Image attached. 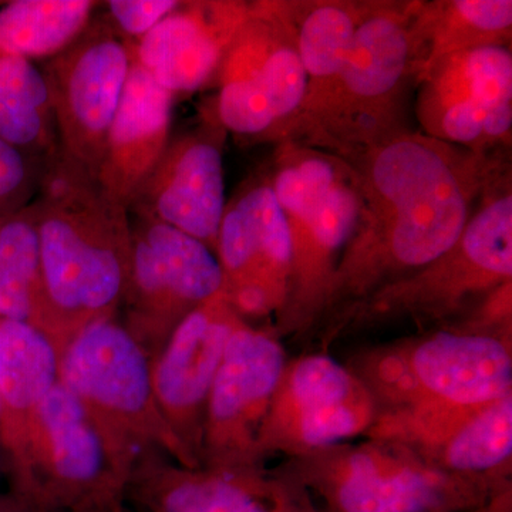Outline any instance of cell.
Returning a JSON list of instances; mask_svg holds the SVG:
<instances>
[{
	"mask_svg": "<svg viewBox=\"0 0 512 512\" xmlns=\"http://www.w3.org/2000/svg\"><path fill=\"white\" fill-rule=\"evenodd\" d=\"M487 177L484 153L426 134L369 148L355 173L362 205L343 271L360 279L434 264L463 235Z\"/></svg>",
	"mask_w": 512,
	"mask_h": 512,
	"instance_id": "6da1fadb",
	"label": "cell"
},
{
	"mask_svg": "<svg viewBox=\"0 0 512 512\" xmlns=\"http://www.w3.org/2000/svg\"><path fill=\"white\" fill-rule=\"evenodd\" d=\"M36 202L42 302L35 328L57 355L87 326L117 318L131 266L130 210L60 150Z\"/></svg>",
	"mask_w": 512,
	"mask_h": 512,
	"instance_id": "7a4b0ae2",
	"label": "cell"
},
{
	"mask_svg": "<svg viewBox=\"0 0 512 512\" xmlns=\"http://www.w3.org/2000/svg\"><path fill=\"white\" fill-rule=\"evenodd\" d=\"M423 42L419 16L412 23L393 8L363 12L342 69L306 94L293 130L342 151H366L396 136L397 104Z\"/></svg>",
	"mask_w": 512,
	"mask_h": 512,
	"instance_id": "3957f363",
	"label": "cell"
},
{
	"mask_svg": "<svg viewBox=\"0 0 512 512\" xmlns=\"http://www.w3.org/2000/svg\"><path fill=\"white\" fill-rule=\"evenodd\" d=\"M59 382L128 456L156 448L185 467H197L158 409L150 357L117 318L74 336L59 356Z\"/></svg>",
	"mask_w": 512,
	"mask_h": 512,
	"instance_id": "277c9868",
	"label": "cell"
},
{
	"mask_svg": "<svg viewBox=\"0 0 512 512\" xmlns=\"http://www.w3.org/2000/svg\"><path fill=\"white\" fill-rule=\"evenodd\" d=\"M134 461L57 380L40 410L25 501L36 512H116Z\"/></svg>",
	"mask_w": 512,
	"mask_h": 512,
	"instance_id": "5b68a950",
	"label": "cell"
},
{
	"mask_svg": "<svg viewBox=\"0 0 512 512\" xmlns=\"http://www.w3.org/2000/svg\"><path fill=\"white\" fill-rule=\"evenodd\" d=\"M130 224L121 323L153 360L181 320L224 291V274L214 251L180 229L136 211Z\"/></svg>",
	"mask_w": 512,
	"mask_h": 512,
	"instance_id": "8992f818",
	"label": "cell"
},
{
	"mask_svg": "<svg viewBox=\"0 0 512 512\" xmlns=\"http://www.w3.org/2000/svg\"><path fill=\"white\" fill-rule=\"evenodd\" d=\"M416 114L423 134L474 153L504 141L512 126L510 49L461 50L424 63Z\"/></svg>",
	"mask_w": 512,
	"mask_h": 512,
	"instance_id": "52a82bcc",
	"label": "cell"
},
{
	"mask_svg": "<svg viewBox=\"0 0 512 512\" xmlns=\"http://www.w3.org/2000/svg\"><path fill=\"white\" fill-rule=\"evenodd\" d=\"M133 63V43L90 23L45 69L59 150L94 180Z\"/></svg>",
	"mask_w": 512,
	"mask_h": 512,
	"instance_id": "ba28073f",
	"label": "cell"
},
{
	"mask_svg": "<svg viewBox=\"0 0 512 512\" xmlns=\"http://www.w3.org/2000/svg\"><path fill=\"white\" fill-rule=\"evenodd\" d=\"M241 325L238 312L221 292L181 320L151 360L158 409L195 466L201 458L212 383L228 340Z\"/></svg>",
	"mask_w": 512,
	"mask_h": 512,
	"instance_id": "9c48e42d",
	"label": "cell"
},
{
	"mask_svg": "<svg viewBox=\"0 0 512 512\" xmlns=\"http://www.w3.org/2000/svg\"><path fill=\"white\" fill-rule=\"evenodd\" d=\"M284 372V355L265 333L239 326L212 383L201 456L211 468H244L254 454L255 426Z\"/></svg>",
	"mask_w": 512,
	"mask_h": 512,
	"instance_id": "30bf717a",
	"label": "cell"
},
{
	"mask_svg": "<svg viewBox=\"0 0 512 512\" xmlns=\"http://www.w3.org/2000/svg\"><path fill=\"white\" fill-rule=\"evenodd\" d=\"M124 508L131 512H312L251 467H185L164 451L138 454Z\"/></svg>",
	"mask_w": 512,
	"mask_h": 512,
	"instance_id": "8fae6325",
	"label": "cell"
},
{
	"mask_svg": "<svg viewBox=\"0 0 512 512\" xmlns=\"http://www.w3.org/2000/svg\"><path fill=\"white\" fill-rule=\"evenodd\" d=\"M215 251L235 311L261 312L274 302L293 265V244L271 184L248 188L225 208Z\"/></svg>",
	"mask_w": 512,
	"mask_h": 512,
	"instance_id": "7c38bea8",
	"label": "cell"
},
{
	"mask_svg": "<svg viewBox=\"0 0 512 512\" xmlns=\"http://www.w3.org/2000/svg\"><path fill=\"white\" fill-rule=\"evenodd\" d=\"M221 146L210 130L171 140L128 210L180 229L212 251L217 249L227 208Z\"/></svg>",
	"mask_w": 512,
	"mask_h": 512,
	"instance_id": "4fadbf2b",
	"label": "cell"
},
{
	"mask_svg": "<svg viewBox=\"0 0 512 512\" xmlns=\"http://www.w3.org/2000/svg\"><path fill=\"white\" fill-rule=\"evenodd\" d=\"M59 380V355L35 326L0 319V448L12 493L32 485L33 446L43 402Z\"/></svg>",
	"mask_w": 512,
	"mask_h": 512,
	"instance_id": "5bb4252c",
	"label": "cell"
},
{
	"mask_svg": "<svg viewBox=\"0 0 512 512\" xmlns=\"http://www.w3.org/2000/svg\"><path fill=\"white\" fill-rule=\"evenodd\" d=\"M249 10L234 2H181L134 43V59L168 92H195L217 74Z\"/></svg>",
	"mask_w": 512,
	"mask_h": 512,
	"instance_id": "9a60e30c",
	"label": "cell"
},
{
	"mask_svg": "<svg viewBox=\"0 0 512 512\" xmlns=\"http://www.w3.org/2000/svg\"><path fill=\"white\" fill-rule=\"evenodd\" d=\"M173 100L174 94L160 86L133 55L96 173L101 190L127 208L170 144Z\"/></svg>",
	"mask_w": 512,
	"mask_h": 512,
	"instance_id": "2e32d148",
	"label": "cell"
},
{
	"mask_svg": "<svg viewBox=\"0 0 512 512\" xmlns=\"http://www.w3.org/2000/svg\"><path fill=\"white\" fill-rule=\"evenodd\" d=\"M412 366L429 392L460 406L491 404L510 392V353L488 336L440 333L421 343Z\"/></svg>",
	"mask_w": 512,
	"mask_h": 512,
	"instance_id": "e0dca14e",
	"label": "cell"
},
{
	"mask_svg": "<svg viewBox=\"0 0 512 512\" xmlns=\"http://www.w3.org/2000/svg\"><path fill=\"white\" fill-rule=\"evenodd\" d=\"M328 495L335 512H463L481 503L477 493L410 468L386 470L366 456L350 461Z\"/></svg>",
	"mask_w": 512,
	"mask_h": 512,
	"instance_id": "ac0fdd59",
	"label": "cell"
},
{
	"mask_svg": "<svg viewBox=\"0 0 512 512\" xmlns=\"http://www.w3.org/2000/svg\"><path fill=\"white\" fill-rule=\"evenodd\" d=\"M308 76L288 39L245 79L222 84L218 117L239 136H259L291 123L305 99Z\"/></svg>",
	"mask_w": 512,
	"mask_h": 512,
	"instance_id": "d6986e66",
	"label": "cell"
},
{
	"mask_svg": "<svg viewBox=\"0 0 512 512\" xmlns=\"http://www.w3.org/2000/svg\"><path fill=\"white\" fill-rule=\"evenodd\" d=\"M0 138L25 154L59 151L49 83L22 57L0 56Z\"/></svg>",
	"mask_w": 512,
	"mask_h": 512,
	"instance_id": "ffe728a7",
	"label": "cell"
},
{
	"mask_svg": "<svg viewBox=\"0 0 512 512\" xmlns=\"http://www.w3.org/2000/svg\"><path fill=\"white\" fill-rule=\"evenodd\" d=\"M90 0H13L0 6V56L55 57L92 23Z\"/></svg>",
	"mask_w": 512,
	"mask_h": 512,
	"instance_id": "44dd1931",
	"label": "cell"
},
{
	"mask_svg": "<svg viewBox=\"0 0 512 512\" xmlns=\"http://www.w3.org/2000/svg\"><path fill=\"white\" fill-rule=\"evenodd\" d=\"M42 302L36 205L0 217V319L35 325Z\"/></svg>",
	"mask_w": 512,
	"mask_h": 512,
	"instance_id": "7402d4cb",
	"label": "cell"
},
{
	"mask_svg": "<svg viewBox=\"0 0 512 512\" xmlns=\"http://www.w3.org/2000/svg\"><path fill=\"white\" fill-rule=\"evenodd\" d=\"M424 40H429L426 62L461 50L505 46L512 26L511 0H457L440 3L419 15ZM423 63V64H424Z\"/></svg>",
	"mask_w": 512,
	"mask_h": 512,
	"instance_id": "603a6c76",
	"label": "cell"
},
{
	"mask_svg": "<svg viewBox=\"0 0 512 512\" xmlns=\"http://www.w3.org/2000/svg\"><path fill=\"white\" fill-rule=\"evenodd\" d=\"M360 194L355 173L342 177L302 220L288 221L292 232L293 262L318 268L338 254L355 235L360 217ZM292 262V264H293Z\"/></svg>",
	"mask_w": 512,
	"mask_h": 512,
	"instance_id": "cb8c5ba5",
	"label": "cell"
},
{
	"mask_svg": "<svg viewBox=\"0 0 512 512\" xmlns=\"http://www.w3.org/2000/svg\"><path fill=\"white\" fill-rule=\"evenodd\" d=\"M362 15L357 6L339 2L319 3L305 13L293 39L308 76L306 94L322 89L340 72Z\"/></svg>",
	"mask_w": 512,
	"mask_h": 512,
	"instance_id": "d4e9b609",
	"label": "cell"
},
{
	"mask_svg": "<svg viewBox=\"0 0 512 512\" xmlns=\"http://www.w3.org/2000/svg\"><path fill=\"white\" fill-rule=\"evenodd\" d=\"M512 400L510 394L485 407L447 448V463L458 471L490 470L510 457Z\"/></svg>",
	"mask_w": 512,
	"mask_h": 512,
	"instance_id": "484cf974",
	"label": "cell"
},
{
	"mask_svg": "<svg viewBox=\"0 0 512 512\" xmlns=\"http://www.w3.org/2000/svg\"><path fill=\"white\" fill-rule=\"evenodd\" d=\"M343 177L335 161L305 156L276 174L272 190L288 221L302 220Z\"/></svg>",
	"mask_w": 512,
	"mask_h": 512,
	"instance_id": "4316f807",
	"label": "cell"
},
{
	"mask_svg": "<svg viewBox=\"0 0 512 512\" xmlns=\"http://www.w3.org/2000/svg\"><path fill=\"white\" fill-rule=\"evenodd\" d=\"M291 390L299 413L311 412L348 403L352 380L335 360L313 356L296 366Z\"/></svg>",
	"mask_w": 512,
	"mask_h": 512,
	"instance_id": "83f0119b",
	"label": "cell"
},
{
	"mask_svg": "<svg viewBox=\"0 0 512 512\" xmlns=\"http://www.w3.org/2000/svg\"><path fill=\"white\" fill-rule=\"evenodd\" d=\"M175 0H111L107 9L119 35L140 40L180 6Z\"/></svg>",
	"mask_w": 512,
	"mask_h": 512,
	"instance_id": "f1b7e54d",
	"label": "cell"
},
{
	"mask_svg": "<svg viewBox=\"0 0 512 512\" xmlns=\"http://www.w3.org/2000/svg\"><path fill=\"white\" fill-rule=\"evenodd\" d=\"M33 177L29 157L0 138V217L22 210Z\"/></svg>",
	"mask_w": 512,
	"mask_h": 512,
	"instance_id": "f546056e",
	"label": "cell"
},
{
	"mask_svg": "<svg viewBox=\"0 0 512 512\" xmlns=\"http://www.w3.org/2000/svg\"><path fill=\"white\" fill-rule=\"evenodd\" d=\"M299 417L302 439L311 446L335 443L359 429V416L348 403L299 413Z\"/></svg>",
	"mask_w": 512,
	"mask_h": 512,
	"instance_id": "4dcf8cb0",
	"label": "cell"
},
{
	"mask_svg": "<svg viewBox=\"0 0 512 512\" xmlns=\"http://www.w3.org/2000/svg\"><path fill=\"white\" fill-rule=\"evenodd\" d=\"M0 512H36L28 503L13 493L0 495Z\"/></svg>",
	"mask_w": 512,
	"mask_h": 512,
	"instance_id": "1f68e13d",
	"label": "cell"
},
{
	"mask_svg": "<svg viewBox=\"0 0 512 512\" xmlns=\"http://www.w3.org/2000/svg\"><path fill=\"white\" fill-rule=\"evenodd\" d=\"M116 512H126V508H120V510H117Z\"/></svg>",
	"mask_w": 512,
	"mask_h": 512,
	"instance_id": "d6a6232c",
	"label": "cell"
}]
</instances>
